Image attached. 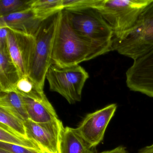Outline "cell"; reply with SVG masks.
Listing matches in <instances>:
<instances>
[{
  "instance_id": "obj_13",
  "label": "cell",
  "mask_w": 153,
  "mask_h": 153,
  "mask_svg": "<svg viewBox=\"0 0 153 153\" xmlns=\"http://www.w3.org/2000/svg\"><path fill=\"white\" fill-rule=\"evenodd\" d=\"M29 120L36 123H48L58 120V115L48 99L36 101L24 97Z\"/></svg>"
},
{
  "instance_id": "obj_10",
  "label": "cell",
  "mask_w": 153,
  "mask_h": 153,
  "mask_svg": "<svg viewBox=\"0 0 153 153\" xmlns=\"http://www.w3.org/2000/svg\"><path fill=\"white\" fill-rule=\"evenodd\" d=\"M34 45V36L9 28L7 48L22 77L28 76Z\"/></svg>"
},
{
  "instance_id": "obj_23",
  "label": "cell",
  "mask_w": 153,
  "mask_h": 153,
  "mask_svg": "<svg viewBox=\"0 0 153 153\" xmlns=\"http://www.w3.org/2000/svg\"><path fill=\"white\" fill-rule=\"evenodd\" d=\"M99 153H128L127 149L123 146H119L111 150L103 151Z\"/></svg>"
},
{
  "instance_id": "obj_1",
  "label": "cell",
  "mask_w": 153,
  "mask_h": 153,
  "mask_svg": "<svg viewBox=\"0 0 153 153\" xmlns=\"http://www.w3.org/2000/svg\"><path fill=\"white\" fill-rule=\"evenodd\" d=\"M107 53L76 32L64 9L60 11L53 40L51 64L62 67L78 65Z\"/></svg>"
},
{
  "instance_id": "obj_19",
  "label": "cell",
  "mask_w": 153,
  "mask_h": 153,
  "mask_svg": "<svg viewBox=\"0 0 153 153\" xmlns=\"http://www.w3.org/2000/svg\"><path fill=\"white\" fill-rule=\"evenodd\" d=\"M0 124L24 137H27L25 122L1 107H0Z\"/></svg>"
},
{
  "instance_id": "obj_3",
  "label": "cell",
  "mask_w": 153,
  "mask_h": 153,
  "mask_svg": "<svg viewBox=\"0 0 153 153\" xmlns=\"http://www.w3.org/2000/svg\"><path fill=\"white\" fill-rule=\"evenodd\" d=\"M71 27L80 35L109 52L113 32L100 12L92 7L64 9Z\"/></svg>"
},
{
  "instance_id": "obj_24",
  "label": "cell",
  "mask_w": 153,
  "mask_h": 153,
  "mask_svg": "<svg viewBox=\"0 0 153 153\" xmlns=\"http://www.w3.org/2000/svg\"><path fill=\"white\" fill-rule=\"evenodd\" d=\"M136 153H153V143L138 150Z\"/></svg>"
},
{
  "instance_id": "obj_4",
  "label": "cell",
  "mask_w": 153,
  "mask_h": 153,
  "mask_svg": "<svg viewBox=\"0 0 153 153\" xmlns=\"http://www.w3.org/2000/svg\"><path fill=\"white\" fill-rule=\"evenodd\" d=\"M60 11L43 20L34 35V47L28 76L43 89L51 65L53 40Z\"/></svg>"
},
{
  "instance_id": "obj_6",
  "label": "cell",
  "mask_w": 153,
  "mask_h": 153,
  "mask_svg": "<svg viewBox=\"0 0 153 153\" xmlns=\"http://www.w3.org/2000/svg\"><path fill=\"white\" fill-rule=\"evenodd\" d=\"M88 78V73L79 64L62 67L52 64L46 75L50 90L62 96L70 104L81 101Z\"/></svg>"
},
{
  "instance_id": "obj_20",
  "label": "cell",
  "mask_w": 153,
  "mask_h": 153,
  "mask_svg": "<svg viewBox=\"0 0 153 153\" xmlns=\"http://www.w3.org/2000/svg\"><path fill=\"white\" fill-rule=\"evenodd\" d=\"M32 1V0H1L0 16H7L30 8Z\"/></svg>"
},
{
  "instance_id": "obj_2",
  "label": "cell",
  "mask_w": 153,
  "mask_h": 153,
  "mask_svg": "<svg viewBox=\"0 0 153 153\" xmlns=\"http://www.w3.org/2000/svg\"><path fill=\"white\" fill-rule=\"evenodd\" d=\"M153 50V0L134 25L120 37L113 38L112 51L133 60Z\"/></svg>"
},
{
  "instance_id": "obj_11",
  "label": "cell",
  "mask_w": 153,
  "mask_h": 153,
  "mask_svg": "<svg viewBox=\"0 0 153 153\" xmlns=\"http://www.w3.org/2000/svg\"><path fill=\"white\" fill-rule=\"evenodd\" d=\"M43 21L36 16L33 10L28 9L0 16V26L34 36Z\"/></svg>"
},
{
  "instance_id": "obj_7",
  "label": "cell",
  "mask_w": 153,
  "mask_h": 153,
  "mask_svg": "<svg viewBox=\"0 0 153 153\" xmlns=\"http://www.w3.org/2000/svg\"><path fill=\"white\" fill-rule=\"evenodd\" d=\"M117 109L116 104H111L88 114L76 128L79 135L91 149L102 141L107 126Z\"/></svg>"
},
{
  "instance_id": "obj_26",
  "label": "cell",
  "mask_w": 153,
  "mask_h": 153,
  "mask_svg": "<svg viewBox=\"0 0 153 153\" xmlns=\"http://www.w3.org/2000/svg\"><path fill=\"white\" fill-rule=\"evenodd\" d=\"M0 153H10L9 152H7V151H5V150H3V149H0Z\"/></svg>"
},
{
  "instance_id": "obj_18",
  "label": "cell",
  "mask_w": 153,
  "mask_h": 153,
  "mask_svg": "<svg viewBox=\"0 0 153 153\" xmlns=\"http://www.w3.org/2000/svg\"><path fill=\"white\" fill-rule=\"evenodd\" d=\"M0 142L40 149L39 146L33 140L13 131L1 124H0Z\"/></svg>"
},
{
  "instance_id": "obj_9",
  "label": "cell",
  "mask_w": 153,
  "mask_h": 153,
  "mask_svg": "<svg viewBox=\"0 0 153 153\" xmlns=\"http://www.w3.org/2000/svg\"><path fill=\"white\" fill-rule=\"evenodd\" d=\"M126 79L130 90L153 97V50L133 60Z\"/></svg>"
},
{
  "instance_id": "obj_5",
  "label": "cell",
  "mask_w": 153,
  "mask_h": 153,
  "mask_svg": "<svg viewBox=\"0 0 153 153\" xmlns=\"http://www.w3.org/2000/svg\"><path fill=\"white\" fill-rule=\"evenodd\" d=\"M152 0H96L97 10L110 25L113 38L120 37L135 24Z\"/></svg>"
},
{
  "instance_id": "obj_12",
  "label": "cell",
  "mask_w": 153,
  "mask_h": 153,
  "mask_svg": "<svg viewBox=\"0 0 153 153\" xmlns=\"http://www.w3.org/2000/svg\"><path fill=\"white\" fill-rule=\"evenodd\" d=\"M21 74L8 51L7 45L0 48V91H14Z\"/></svg>"
},
{
  "instance_id": "obj_17",
  "label": "cell",
  "mask_w": 153,
  "mask_h": 153,
  "mask_svg": "<svg viewBox=\"0 0 153 153\" xmlns=\"http://www.w3.org/2000/svg\"><path fill=\"white\" fill-rule=\"evenodd\" d=\"M63 0H32L31 8L42 21L64 9Z\"/></svg>"
},
{
  "instance_id": "obj_15",
  "label": "cell",
  "mask_w": 153,
  "mask_h": 153,
  "mask_svg": "<svg viewBox=\"0 0 153 153\" xmlns=\"http://www.w3.org/2000/svg\"><path fill=\"white\" fill-rule=\"evenodd\" d=\"M0 107L26 122L29 120L24 97L15 91L1 92Z\"/></svg>"
},
{
  "instance_id": "obj_21",
  "label": "cell",
  "mask_w": 153,
  "mask_h": 153,
  "mask_svg": "<svg viewBox=\"0 0 153 153\" xmlns=\"http://www.w3.org/2000/svg\"><path fill=\"white\" fill-rule=\"evenodd\" d=\"M0 149L10 153H41L40 149L0 142Z\"/></svg>"
},
{
  "instance_id": "obj_25",
  "label": "cell",
  "mask_w": 153,
  "mask_h": 153,
  "mask_svg": "<svg viewBox=\"0 0 153 153\" xmlns=\"http://www.w3.org/2000/svg\"><path fill=\"white\" fill-rule=\"evenodd\" d=\"M40 151H41V153H51L50 152H48V151H46V150L42 148L40 149Z\"/></svg>"
},
{
  "instance_id": "obj_14",
  "label": "cell",
  "mask_w": 153,
  "mask_h": 153,
  "mask_svg": "<svg viewBox=\"0 0 153 153\" xmlns=\"http://www.w3.org/2000/svg\"><path fill=\"white\" fill-rule=\"evenodd\" d=\"M61 153H95L79 135L76 128H64L60 146Z\"/></svg>"
},
{
  "instance_id": "obj_16",
  "label": "cell",
  "mask_w": 153,
  "mask_h": 153,
  "mask_svg": "<svg viewBox=\"0 0 153 153\" xmlns=\"http://www.w3.org/2000/svg\"><path fill=\"white\" fill-rule=\"evenodd\" d=\"M14 91L23 97L36 101H42L47 99L44 89L39 86L28 76L21 77L17 84Z\"/></svg>"
},
{
  "instance_id": "obj_8",
  "label": "cell",
  "mask_w": 153,
  "mask_h": 153,
  "mask_svg": "<svg viewBox=\"0 0 153 153\" xmlns=\"http://www.w3.org/2000/svg\"><path fill=\"white\" fill-rule=\"evenodd\" d=\"M27 136L51 153H61L60 146L64 130L62 122L56 120L48 123H36L31 120L25 122Z\"/></svg>"
},
{
  "instance_id": "obj_22",
  "label": "cell",
  "mask_w": 153,
  "mask_h": 153,
  "mask_svg": "<svg viewBox=\"0 0 153 153\" xmlns=\"http://www.w3.org/2000/svg\"><path fill=\"white\" fill-rule=\"evenodd\" d=\"M8 33V27L5 26H0V48L7 46Z\"/></svg>"
}]
</instances>
